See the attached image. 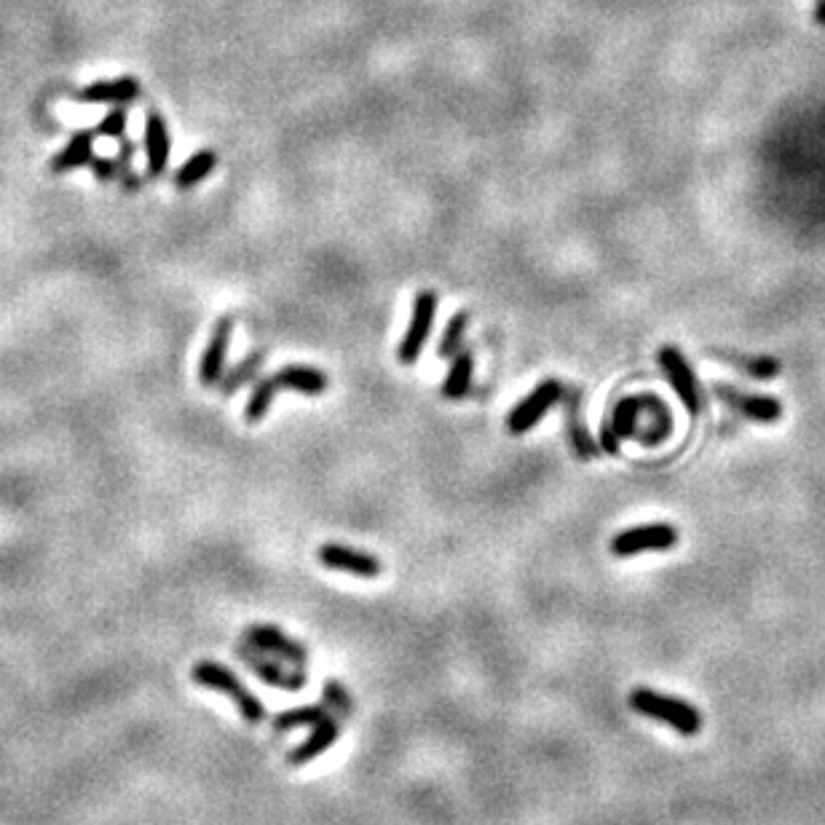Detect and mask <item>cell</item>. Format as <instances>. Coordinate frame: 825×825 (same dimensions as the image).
<instances>
[{
  "label": "cell",
  "instance_id": "44dd1931",
  "mask_svg": "<svg viewBox=\"0 0 825 825\" xmlns=\"http://www.w3.org/2000/svg\"><path fill=\"white\" fill-rule=\"evenodd\" d=\"M641 410V394H638V397H625V400L617 402V408L611 413V426H614V432H617L619 440H627V437H635V434H638Z\"/></svg>",
  "mask_w": 825,
  "mask_h": 825
},
{
  "label": "cell",
  "instance_id": "5bb4252c",
  "mask_svg": "<svg viewBox=\"0 0 825 825\" xmlns=\"http://www.w3.org/2000/svg\"><path fill=\"white\" fill-rule=\"evenodd\" d=\"M641 402V413L649 418V424H646V429H638L635 440H641L643 445H659V442H665L667 434L673 432V416H670V410H667L665 402L659 400V397H654V394H641Z\"/></svg>",
  "mask_w": 825,
  "mask_h": 825
},
{
  "label": "cell",
  "instance_id": "7402d4cb",
  "mask_svg": "<svg viewBox=\"0 0 825 825\" xmlns=\"http://www.w3.org/2000/svg\"><path fill=\"white\" fill-rule=\"evenodd\" d=\"M325 716H330L327 705H300V708L284 710V713H279L274 718V732H290V729H298V726H314Z\"/></svg>",
  "mask_w": 825,
  "mask_h": 825
},
{
  "label": "cell",
  "instance_id": "6da1fadb",
  "mask_svg": "<svg viewBox=\"0 0 825 825\" xmlns=\"http://www.w3.org/2000/svg\"><path fill=\"white\" fill-rule=\"evenodd\" d=\"M630 708L638 716L654 718V721L673 726L675 732L684 734V737H694L702 729V716L694 705L678 700V697H670V694L654 692L649 686H638L630 692Z\"/></svg>",
  "mask_w": 825,
  "mask_h": 825
},
{
  "label": "cell",
  "instance_id": "9a60e30c",
  "mask_svg": "<svg viewBox=\"0 0 825 825\" xmlns=\"http://www.w3.org/2000/svg\"><path fill=\"white\" fill-rule=\"evenodd\" d=\"M276 386L290 389V392L306 394V397H319L327 389V375L317 367L309 365H287L274 375Z\"/></svg>",
  "mask_w": 825,
  "mask_h": 825
},
{
  "label": "cell",
  "instance_id": "83f0119b",
  "mask_svg": "<svg viewBox=\"0 0 825 825\" xmlns=\"http://www.w3.org/2000/svg\"><path fill=\"white\" fill-rule=\"evenodd\" d=\"M126 129V113L124 110H110L108 116L102 118V124L97 126L100 137H121Z\"/></svg>",
  "mask_w": 825,
  "mask_h": 825
},
{
  "label": "cell",
  "instance_id": "ba28073f",
  "mask_svg": "<svg viewBox=\"0 0 825 825\" xmlns=\"http://www.w3.org/2000/svg\"><path fill=\"white\" fill-rule=\"evenodd\" d=\"M716 397L732 410H737L740 416L750 418V421H759V424H775L783 418V402L767 394H748L734 389V386L718 384Z\"/></svg>",
  "mask_w": 825,
  "mask_h": 825
},
{
  "label": "cell",
  "instance_id": "8fae6325",
  "mask_svg": "<svg viewBox=\"0 0 825 825\" xmlns=\"http://www.w3.org/2000/svg\"><path fill=\"white\" fill-rule=\"evenodd\" d=\"M231 330H234V322L225 317L217 322L215 333H212V341H209L204 357H201L199 365V378L204 386H215L220 378H223L225 370V357H228V343H231Z\"/></svg>",
  "mask_w": 825,
  "mask_h": 825
},
{
  "label": "cell",
  "instance_id": "3957f363",
  "mask_svg": "<svg viewBox=\"0 0 825 825\" xmlns=\"http://www.w3.org/2000/svg\"><path fill=\"white\" fill-rule=\"evenodd\" d=\"M236 657L242 659L244 665L250 667L252 673L258 675L260 681L284 689V692H300L306 686V673L300 667H287L284 659H271L266 651H260L258 646H252L250 641L242 643L236 649Z\"/></svg>",
  "mask_w": 825,
  "mask_h": 825
},
{
  "label": "cell",
  "instance_id": "7c38bea8",
  "mask_svg": "<svg viewBox=\"0 0 825 825\" xmlns=\"http://www.w3.org/2000/svg\"><path fill=\"white\" fill-rule=\"evenodd\" d=\"M341 737V721L335 716H325L319 724H314V732L300 742L298 748H292L290 753V764L292 767H303L309 764L317 756H322L327 748H333L335 742Z\"/></svg>",
  "mask_w": 825,
  "mask_h": 825
},
{
  "label": "cell",
  "instance_id": "5b68a950",
  "mask_svg": "<svg viewBox=\"0 0 825 825\" xmlns=\"http://www.w3.org/2000/svg\"><path fill=\"white\" fill-rule=\"evenodd\" d=\"M563 386L558 384V381H542V384L536 386L534 392L528 394L523 402H517L515 408H512V413H509L507 418V426L509 432L512 434H525L531 426H536L539 421H542L547 413H550V408L555 405V402L563 400Z\"/></svg>",
  "mask_w": 825,
  "mask_h": 825
},
{
  "label": "cell",
  "instance_id": "4316f807",
  "mask_svg": "<svg viewBox=\"0 0 825 825\" xmlns=\"http://www.w3.org/2000/svg\"><path fill=\"white\" fill-rule=\"evenodd\" d=\"M258 362H260V354H252L250 359H244L242 365H236L231 373L225 375V381H223L225 394H234L236 389H239V384L250 381L252 375H255V370H258Z\"/></svg>",
  "mask_w": 825,
  "mask_h": 825
},
{
  "label": "cell",
  "instance_id": "484cf974",
  "mask_svg": "<svg viewBox=\"0 0 825 825\" xmlns=\"http://www.w3.org/2000/svg\"><path fill=\"white\" fill-rule=\"evenodd\" d=\"M322 697H325L327 708L335 710L341 718L351 716L354 700H351V694L343 689V684H338V681H325V686H322Z\"/></svg>",
  "mask_w": 825,
  "mask_h": 825
},
{
  "label": "cell",
  "instance_id": "2e32d148",
  "mask_svg": "<svg viewBox=\"0 0 825 825\" xmlns=\"http://www.w3.org/2000/svg\"><path fill=\"white\" fill-rule=\"evenodd\" d=\"M140 97V84L134 78H118V81H100L75 92V100L81 102H132Z\"/></svg>",
  "mask_w": 825,
  "mask_h": 825
},
{
  "label": "cell",
  "instance_id": "52a82bcc",
  "mask_svg": "<svg viewBox=\"0 0 825 825\" xmlns=\"http://www.w3.org/2000/svg\"><path fill=\"white\" fill-rule=\"evenodd\" d=\"M434 314H437V295L434 292H421L416 303H413V317H410L408 333H405V338L400 343V362L413 365L421 357L426 338L432 333Z\"/></svg>",
  "mask_w": 825,
  "mask_h": 825
},
{
  "label": "cell",
  "instance_id": "ac0fdd59",
  "mask_svg": "<svg viewBox=\"0 0 825 825\" xmlns=\"http://www.w3.org/2000/svg\"><path fill=\"white\" fill-rule=\"evenodd\" d=\"M472 354L469 351H459L456 357H453V362H450V370H448V378H445V386H442V394L448 397V400H459V397H464V394L469 392V386H472Z\"/></svg>",
  "mask_w": 825,
  "mask_h": 825
},
{
  "label": "cell",
  "instance_id": "277c9868",
  "mask_svg": "<svg viewBox=\"0 0 825 825\" xmlns=\"http://www.w3.org/2000/svg\"><path fill=\"white\" fill-rule=\"evenodd\" d=\"M678 544V531L667 523H649V525H635L627 531H619L611 539V552L617 558H630L638 552H662L673 550Z\"/></svg>",
  "mask_w": 825,
  "mask_h": 825
},
{
  "label": "cell",
  "instance_id": "8992f818",
  "mask_svg": "<svg viewBox=\"0 0 825 825\" xmlns=\"http://www.w3.org/2000/svg\"><path fill=\"white\" fill-rule=\"evenodd\" d=\"M659 367L665 370L667 381L673 384L675 394L681 397L684 408L697 416L702 408V394H700V384H697V375L689 367L686 357L675 346H662L659 349Z\"/></svg>",
  "mask_w": 825,
  "mask_h": 825
},
{
  "label": "cell",
  "instance_id": "f1b7e54d",
  "mask_svg": "<svg viewBox=\"0 0 825 825\" xmlns=\"http://www.w3.org/2000/svg\"><path fill=\"white\" fill-rule=\"evenodd\" d=\"M600 445H603V450H606L609 456H617L619 453V437L617 432H614L611 421H603V426H600Z\"/></svg>",
  "mask_w": 825,
  "mask_h": 825
},
{
  "label": "cell",
  "instance_id": "4fadbf2b",
  "mask_svg": "<svg viewBox=\"0 0 825 825\" xmlns=\"http://www.w3.org/2000/svg\"><path fill=\"white\" fill-rule=\"evenodd\" d=\"M145 153H148V175H161L169 161V132L156 110H150L145 118Z\"/></svg>",
  "mask_w": 825,
  "mask_h": 825
},
{
  "label": "cell",
  "instance_id": "4dcf8cb0",
  "mask_svg": "<svg viewBox=\"0 0 825 825\" xmlns=\"http://www.w3.org/2000/svg\"><path fill=\"white\" fill-rule=\"evenodd\" d=\"M817 25H825V0H815V11H812Z\"/></svg>",
  "mask_w": 825,
  "mask_h": 825
},
{
  "label": "cell",
  "instance_id": "cb8c5ba5",
  "mask_svg": "<svg viewBox=\"0 0 825 825\" xmlns=\"http://www.w3.org/2000/svg\"><path fill=\"white\" fill-rule=\"evenodd\" d=\"M469 325V314L467 311H459L456 317L448 322V330L442 335L440 343V357H456L461 351V341H464V333H467Z\"/></svg>",
  "mask_w": 825,
  "mask_h": 825
},
{
  "label": "cell",
  "instance_id": "9c48e42d",
  "mask_svg": "<svg viewBox=\"0 0 825 825\" xmlns=\"http://www.w3.org/2000/svg\"><path fill=\"white\" fill-rule=\"evenodd\" d=\"M247 641H250L252 646H258L260 651H266V654H274V657L284 659V662L292 667H303L309 662V651H306V646L295 641V638H290V635H284L282 630L274 625H260V622L258 625H250L247 627Z\"/></svg>",
  "mask_w": 825,
  "mask_h": 825
},
{
  "label": "cell",
  "instance_id": "d6986e66",
  "mask_svg": "<svg viewBox=\"0 0 825 825\" xmlns=\"http://www.w3.org/2000/svg\"><path fill=\"white\" fill-rule=\"evenodd\" d=\"M568 437H571V445H574L579 459H595L598 448H595V442L587 432V421L579 413V397L576 394H571V405H568Z\"/></svg>",
  "mask_w": 825,
  "mask_h": 825
},
{
  "label": "cell",
  "instance_id": "ffe728a7",
  "mask_svg": "<svg viewBox=\"0 0 825 825\" xmlns=\"http://www.w3.org/2000/svg\"><path fill=\"white\" fill-rule=\"evenodd\" d=\"M215 167H217L215 150H209V148L199 150V153H193L191 159L185 161L183 167H180V172L175 175V185L177 188H193V185H199L201 180H207Z\"/></svg>",
  "mask_w": 825,
  "mask_h": 825
},
{
  "label": "cell",
  "instance_id": "d4e9b609",
  "mask_svg": "<svg viewBox=\"0 0 825 825\" xmlns=\"http://www.w3.org/2000/svg\"><path fill=\"white\" fill-rule=\"evenodd\" d=\"M732 362L740 365L742 373H748L750 378H759V381H769L783 370V365L772 357H732Z\"/></svg>",
  "mask_w": 825,
  "mask_h": 825
},
{
  "label": "cell",
  "instance_id": "7a4b0ae2",
  "mask_svg": "<svg viewBox=\"0 0 825 825\" xmlns=\"http://www.w3.org/2000/svg\"><path fill=\"white\" fill-rule=\"evenodd\" d=\"M191 675L196 684L207 686L212 692L225 694V697H231L236 708H239V713H242L244 721H250V724L266 721V708H263V702L239 681V675H236L234 670H228V667L220 665V662H209V659H204V662H196V665H193Z\"/></svg>",
  "mask_w": 825,
  "mask_h": 825
},
{
  "label": "cell",
  "instance_id": "603a6c76",
  "mask_svg": "<svg viewBox=\"0 0 825 825\" xmlns=\"http://www.w3.org/2000/svg\"><path fill=\"white\" fill-rule=\"evenodd\" d=\"M276 392H279V386H276L274 378H266V381H260V384L255 386V392H252L250 402H247V410H244V416H247L250 424H258V421L266 418Z\"/></svg>",
  "mask_w": 825,
  "mask_h": 825
},
{
  "label": "cell",
  "instance_id": "f546056e",
  "mask_svg": "<svg viewBox=\"0 0 825 825\" xmlns=\"http://www.w3.org/2000/svg\"><path fill=\"white\" fill-rule=\"evenodd\" d=\"M92 169L94 175L100 177V180H113V177H121L118 172V161L116 159H92Z\"/></svg>",
  "mask_w": 825,
  "mask_h": 825
},
{
  "label": "cell",
  "instance_id": "30bf717a",
  "mask_svg": "<svg viewBox=\"0 0 825 825\" xmlns=\"http://www.w3.org/2000/svg\"><path fill=\"white\" fill-rule=\"evenodd\" d=\"M319 563L333 571H343V574L362 576V579H373L381 574V560L370 555V552L354 550V547H343V544H322L319 547Z\"/></svg>",
  "mask_w": 825,
  "mask_h": 825
},
{
  "label": "cell",
  "instance_id": "e0dca14e",
  "mask_svg": "<svg viewBox=\"0 0 825 825\" xmlns=\"http://www.w3.org/2000/svg\"><path fill=\"white\" fill-rule=\"evenodd\" d=\"M92 153H94V134L78 132L73 140L67 142L65 150L51 159V172L62 175V172H70V169L86 167V164H92V159H94Z\"/></svg>",
  "mask_w": 825,
  "mask_h": 825
}]
</instances>
